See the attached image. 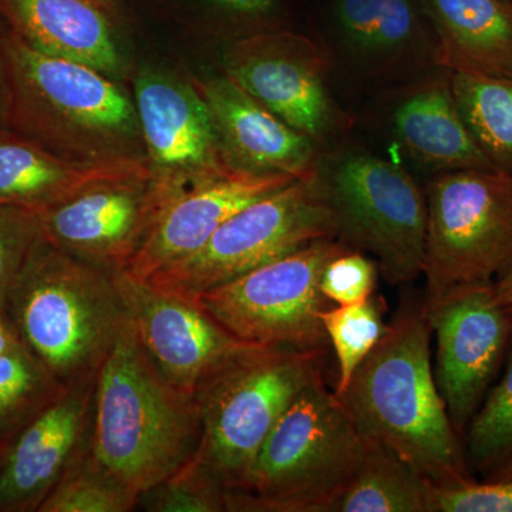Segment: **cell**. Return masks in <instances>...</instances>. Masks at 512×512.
Segmentation results:
<instances>
[{"label": "cell", "mask_w": 512, "mask_h": 512, "mask_svg": "<svg viewBox=\"0 0 512 512\" xmlns=\"http://www.w3.org/2000/svg\"><path fill=\"white\" fill-rule=\"evenodd\" d=\"M20 340L15 329L6 319L5 313L0 308V357L8 355L13 349L18 348Z\"/></svg>", "instance_id": "d590c367"}, {"label": "cell", "mask_w": 512, "mask_h": 512, "mask_svg": "<svg viewBox=\"0 0 512 512\" xmlns=\"http://www.w3.org/2000/svg\"><path fill=\"white\" fill-rule=\"evenodd\" d=\"M2 311L16 335L56 382L96 376L130 315L114 272L37 239L9 286Z\"/></svg>", "instance_id": "3957f363"}, {"label": "cell", "mask_w": 512, "mask_h": 512, "mask_svg": "<svg viewBox=\"0 0 512 512\" xmlns=\"http://www.w3.org/2000/svg\"><path fill=\"white\" fill-rule=\"evenodd\" d=\"M379 272L365 252L349 248L326 265L320 291L336 306L356 305L375 295Z\"/></svg>", "instance_id": "4dcf8cb0"}, {"label": "cell", "mask_w": 512, "mask_h": 512, "mask_svg": "<svg viewBox=\"0 0 512 512\" xmlns=\"http://www.w3.org/2000/svg\"><path fill=\"white\" fill-rule=\"evenodd\" d=\"M201 419L194 397L168 382L131 319L97 373L90 451L141 495L194 457Z\"/></svg>", "instance_id": "7a4b0ae2"}, {"label": "cell", "mask_w": 512, "mask_h": 512, "mask_svg": "<svg viewBox=\"0 0 512 512\" xmlns=\"http://www.w3.org/2000/svg\"><path fill=\"white\" fill-rule=\"evenodd\" d=\"M133 99L151 181L168 204L192 188L238 170L192 77L143 67L134 77Z\"/></svg>", "instance_id": "8fae6325"}, {"label": "cell", "mask_w": 512, "mask_h": 512, "mask_svg": "<svg viewBox=\"0 0 512 512\" xmlns=\"http://www.w3.org/2000/svg\"><path fill=\"white\" fill-rule=\"evenodd\" d=\"M392 130L404 151L434 174L495 170L461 116L447 70L404 89L393 107Z\"/></svg>", "instance_id": "44dd1931"}, {"label": "cell", "mask_w": 512, "mask_h": 512, "mask_svg": "<svg viewBox=\"0 0 512 512\" xmlns=\"http://www.w3.org/2000/svg\"><path fill=\"white\" fill-rule=\"evenodd\" d=\"M138 500L140 495L97 463L89 437L39 512H128Z\"/></svg>", "instance_id": "83f0119b"}, {"label": "cell", "mask_w": 512, "mask_h": 512, "mask_svg": "<svg viewBox=\"0 0 512 512\" xmlns=\"http://www.w3.org/2000/svg\"><path fill=\"white\" fill-rule=\"evenodd\" d=\"M426 198V305L463 286L493 284L510 269L512 174L500 170L434 174Z\"/></svg>", "instance_id": "ba28073f"}, {"label": "cell", "mask_w": 512, "mask_h": 512, "mask_svg": "<svg viewBox=\"0 0 512 512\" xmlns=\"http://www.w3.org/2000/svg\"><path fill=\"white\" fill-rule=\"evenodd\" d=\"M424 302H404L383 338L338 394L363 439L392 448L436 488L476 481L431 362Z\"/></svg>", "instance_id": "6da1fadb"}, {"label": "cell", "mask_w": 512, "mask_h": 512, "mask_svg": "<svg viewBox=\"0 0 512 512\" xmlns=\"http://www.w3.org/2000/svg\"><path fill=\"white\" fill-rule=\"evenodd\" d=\"M39 238V212L0 205V306Z\"/></svg>", "instance_id": "1f68e13d"}, {"label": "cell", "mask_w": 512, "mask_h": 512, "mask_svg": "<svg viewBox=\"0 0 512 512\" xmlns=\"http://www.w3.org/2000/svg\"><path fill=\"white\" fill-rule=\"evenodd\" d=\"M0 308H2V306H0Z\"/></svg>", "instance_id": "f35d334b"}, {"label": "cell", "mask_w": 512, "mask_h": 512, "mask_svg": "<svg viewBox=\"0 0 512 512\" xmlns=\"http://www.w3.org/2000/svg\"><path fill=\"white\" fill-rule=\"evenodd\" d=\"M133 178H151L146 160L82 163L0 130V205L43 212L96 185Z\"/></svg>", "instance_id": "7402d4cb"}, {"label": "cell", "mask_w": 512, "mask_h": 512, "mask_svg": "<svg viewBox=\"0 0 512 512\" xmlns=\"http://www.w3.org/2000/svg\"><path fill=\"white\" fill-rule=\"evenodd\" d=\"M434 493L436 487L396 451L366 440L362 464L332 512H434Z\"/></svg>", "instance_id": "cb8c5ba5"}, {"label": "cell", "mask_w": 512, "mask_h": 512, "mask_svg": "<svg viewBox=\"0 0 512 512\" xmlns=\"http://www.w3.org/2000/svg\"><path fill=\"white\" fill-rule=\"evenodd\" d=\"M9 130L82 163L146 160L134 99L109 74L47 55L10 30Z\"/></svg>", "instance_id": "277c9868"}, {"label": "cell", "mask_w": 512, "mask_h": 512, "mask_svg": "<svg viewBox=\"0 0 512 512\" xmlns=\"http://www.w3.org/2000/svg\"><path fill=\"white\" fill-rule=\"evenodd\" d=\"M468 467L491 480L512 461V340L497 377L463 434Z\"/></svg>", "instance_id": "484cf974"}, {"label": "cell", "mask_w": 512, "mask_h": 512, "mask_svg": "<svg viewBox=\"0 0 512 512\" xmlns=\"http://www.w3.org/2000/svg\"><path fill=\"white\" fill-rule=\"evenodd\" d=\"M420 3L436 37L437 69L512 80L511 0Z\"/></svg>", "instance_id": "603a6c76"}, {"label": "cell", "mask_w": 512, "mask_h": 512, "mask_svg": "<svg viewBox=\"0 0 512 512\" xmlns=\"http://www.w3.org/2000/svg\"><path fill=\"white\" fill-rule=\"evenodd\" d=\"M224 73L266 109L316 144L328 143L343 114L328 89V57L309 37L269 30L225 50Z\"/></svg>", "instance_id": "7c38bea8"}, {"label": "cell", "mask_w": 512, "mask_h": 512, "mask_svg": "<svg viewBox=\"0 0 512 512\" xmlns=\"http://www.w3.org/2000/svg\"><path fill=\"white\" fill-rule=\"evenodd\" d=\"M366 440L323 375L306 386L266 437L229 512H332L356 476Z\"/></svg>", "instance_id": "5b68a950"}, {"label": "cell", "mask_w": 512, "mask_h": 512, "mask_svg": "<svg viewBox=\"0 0 512 512\" xmlns=\"http://www.w3.org/2000/svg\"><path fill=\"white\" fill-rule=\"evenodd\" d=\"M0 16L40 52L89 64L111 77L124 72L114 0H0Z\"/></svg>", "instance_id": "ffe728a7"}, {"label": "cell", "mask_w": 512, "mask_h": 512, "mask_svg": "<svg viewBox=\"0 0 512 512\" xmlns=\"http://www.w3.org/2000/svg\"><path fill=\"white\" fill-rule=\"evenodd\" d=\"M64 389L22 343L0 357V446Z\"/></svg>", "instance_id": "4316f807"}, {"label": "cell", "mask_w": 512, "mask_h": 512, "mask_svg": "<svg viewBox=\"0 0 512 512\" xmlns=\"http://www.w3.org/2000/svg\"><path fill=\"white\" fill-rule=\"evenodd\" d=\"M511 2H512V0H511Z\"/></svg>", "instance_id": "60d3db41"}, {"label": "cell", "mask_w": 512, "mask_h": 512, "mask_svg": "<svg viewBox=\"0 0 512 512\" xmlns=\"http://www.w3.org/2000/svg\"><path fill=\"white\" fill-rule=\"evenodd\" d=\"M117 288L141 345L178 390H195L232 353L247 345L218 325L194 298L163 291L126 271L114 272Z\"/></svg>", "instance_id": "9a60e30c"}, {"label": "cell", "mask_w": 512, "mask_h": 512, "mask_svg": "<svg viewBox=\"0 0 512 512\" xmlns=\"http://www.w3.org/2000/svg\"><path fill=\"white\" fill-rule=\"evenodd\" d=\"M167 205L151 178L111 181L39 212L40 235L89 264L123 271Z\"/></svg>", "instance_id": "5bb4252c"}, {"label": "cell", "mask_w": 512, "mask_h": 512, "mask_svg": "<svg viewBox=\"0 0 512 512\" xmlns=\"http://www.w3.org/2000/svg\"><path fill=\"white\" fill-rule=\"evenodd\" d=\"M333 20L343 52L369 76L436 67V37L420 0H335Z\"/></svg>", "instance_id": "d6986e66"}, {"label": "cell", "mask_w": 512, "mask_h": 512, "mask_svg": "<svg viewBox=\"0 0 512 512\" xmlns=\"http://www.w3.org/2000/svg\"><path fill=\"white\" fill-rule=\"evenodd\" d=\"M434 512H512V476L436 488Z\"/></svg>", "instance_id": "d6a6232c"}, {"label": "cell", "mask_w": 512, "mask_h": 512, "mask_svg": "<svg viewBox=\"0 0 512 512\" xmlns=\"http://www.w3.org/2000/svg\"><path fill=\"white\" fill-rule=\"evenodd\" d=\"M512 476V461L507 464L503 468V470L500 471V473L497 474V476L491 478V480H498V478H505V477H511ZM485 481V480H484Z\"/></svg>", "instance_id": "74e56055"}, {"label": "cell", "mask_w": 512, "mask_h": 512, "mask_svg": "<svg viewBox=\"0 0 512 512\" xmlns=\"http://www.w3.org/2000/svg\"><path fill=\"white\" fill-rule=\"evenodd\" d=\"M494 284L463 286L426 305L436 336L434 377L461 439L511 345L512 316Z\"/></svg>", "instance_id": "4fadbf2b"}, {"label": "cell", "mask_w": 512, "mask_h": 512, "mask_svg": "<svg viewBox=\"0 0 512 512\" xmlns=\"http://www.w3.org/2000/svg\"><path fill=\"white\" fill-rule=\"evenodd\" d=\"M0 448H2V446H0Z\"/></svg>", "instance_id": "ab89813d"}, {"label": "cell", "mask_w": 512, "mask_h": 512, "mask_svg": "<svg viewBox=\"0 0 512 512\" xmlns=\"http://www.w3.org/2000/svg\"><path fill=\"white\" fill-rule=\"evenodd\" d=\"M208 6L241 20L271 18L278 9V0H201Z\"/></svg>", "instance_id": "836d02e7"}, {"label": "cell", "mask_w": 512, "mask_h": 512, "mask_svg": "<svg viewBox=\"0 0 512 512\" xmlns=\"http://www.w3.org/2000/svg\"><path fill=\"white\" fill-rule=\"evenodd\" d=\"M323 197L338 239L376 259L390 285L423 275L427 198L400 165L370 153H346L319 161Z\"/></svg>", "instance_id": "52a82bcc"}, {"label": "cell", "mask_w": 512, "mask_h": 512, "mask_svg": "<svg viewBox=\"0 0 512 512\" xmlns=\"http://www.w3.org/2000/svg\"><path fill=\"white\" fill-rule=\"evenodd\" d=\"M384 301L370 296L356 305L335 306L320 312L319 318L338 360L336 393L345 390L357 367L370 355L386 332Z\"/></svg>", "instance_id": "f1b7e54d"}, {"label": "cell", "mask_w": 512, "mask_h": 512, "mask_svg": "<svg viewBox=\"0 0 512 512\" xmlns=\"http://www.w3.org/2000/svg\"><path fill=\"white\" fill-rule=\"evenodd\" d=\"M338 239L318 167L232 215L204 247L161 269L147 282L177 295L198 293L291 254L318 239Z\"/></svg>", "instance_id": "9c48e42d"}, {"label": "cell", "mask_w": 512, "mask_h": 512, "mask_svg": "<svg viewBox=\"0 0 512 512\" xmlns=\"http://www.w3.org/2000/svg\"><path fill=\"white\" fill-rule=\"evenodd\" d=\"M9 33L8 23L0 16V130L8 128L9 121L10 82L8 53H6Z\"/></svg>", "instance_id": "e575fe53"}, {"label": "cell", "mask_w": 512, "mask_h": 512, "mask_svg": "<svg viewBox=\"0 0 512 512\" xmlns=\"http://www.w3.org/2000/svg\"><path fill=\"white\" fill-rule=\"evenodd\" d=\"M97 375L70 384L0 448V512H39L89 441Z\"/></svg>", "instance_id": "2e32d148"}, {"label": "cell", "mask_w": 512, "mask_h": 512, "mask_svg": "<svg viewBox=\"0 0 512 512\" xmlns=\"http://www.w3.org/2000/svg\"><path fill=\"white\" fill-rule=\"evenodd\" d=\"M326 353L247 343L227 357L195 390L201 440L192 463L227 493L241 490L276 421L323 375Z\"/></svg>", "instance_id": "8992f818"}, {"label": "cell", "mask_w": 512, "mask_h": 512, "mask_svg": "<svg viewBox=\"0 0 512 512\" xmlns=\"http://www.w3.org/2000/svg\"><path fill=\"white\" fill-rule=\"evenodd\" d=\"M468 130L495 170L512 174V80L451 73Z\"/></svg>", "instance_id": "d4e9b609"}, {"label": "cell", "mask_w": 512, "mask_h": 512, "mask_svg": "<svg viewBox=\"0 0 512 512\" xmlns=\"http://www.w3.org/2000/svg\"><path fill=\"white\" fill-rule=\"evenodd\" d=\"M192 80L210 107L235 168L305 177L318 167V144L279 119L227 74Z\"/></svg>", "instance_id": "ac0fdd59"}, {"label": "cell", "mask_w": 512, "mask_h": 512, "mask_svg": "<svg viewBox=\"0 0 512 512\" xmlns=\"http://www.w3.org/2000/svg\"><path fill=\"white\" fill-rule=\"evenodd\" d=\"M227 490L204 468L188 461L173 476L140 495L138 507L151 512H224Z\"/></svg>", "instance_id": "f546056e"}, {"label": "cell", "mask_w": 512, "mask_h": 512, "mask_svg": "<svg viewBox=\"0 0 512 512\" xmlns=\"http://www.w3.org/2000/svg\"><path fill=\"white\" fill-rule=\"evenodd\" d=\"M495 293L512 316V265L500 279L495 281Z\"/></svg>", "instance_id": "8d00e7d4"}, {"label": "cell", "mask_w": 512, "mask_h": 512, "mask_svg": "<svg viewBox=\"0 0 512 512\" xmlns=\"http://www.w3.org/2000/svg\"><path fill=\"white\" fill-rule=\"evenodd\" d=\"M336 238L318 239L194 296L198 305L234 338L254 345L328 350L320 312L326 265L349 249Z\"/></svg>", "instance_id": "30bf717a"}, {"label": "cell", "mask_w": 512, "mask_h": 512, "mask_svg": "<svg viewBox=\"0 0 512 512\" xmlns=\"http://www.w3.org/2000/svg\"><path fill=\"white\" fill-rule=\"evenodd\" d=\"M298 178L301 177L235 170L184 192L164 208L143 247L123 271L147 281L161 269L195 254L242 208Z\"/></svg>", "instance_id": "e0dca14e"}]
</instances>
